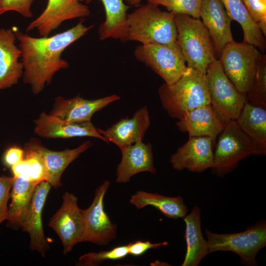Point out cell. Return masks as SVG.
Listing matches in <instances>:
<instances>
[{
	"label": "cell",
	"instance_id": "52a82bcc",
	"mask_svg": "<svg viewBox=\"0 0 266 266\" xmlns=\"http://www.w3.org/2000/svg\"><path fill=\"white\" fill-rule=\"evenodd\" d=\"M210 104L224 125L235 120L247 101L225 74L218 59L208 66L205 74Z\"/></svg>",
	"mask_w": 266,
	"mask_h": 266
},
{
	"label": "cell",
	"instance_id": "277c9868",
	"mask_svg": "<svg viewBox=\"0 0 266 266\" xmlns=\"http://www.w3.org/2000/svg\"><path fill=\"white\" fill-rule=\"evenodd\" d=\"M177 41L188 67L205 74L209 65L217 59L208 31L200 19L176 14Z\"/></svg>",
	"mask_w": 266,
	"mask_h": 266
},
{
	"label": "cell",
	"instance_id": "d6a6232c",
	"mask_svg": "<svg viewBox=\"0 0 266 266\" xmlns=\"http://www.w3.org/2000/svg\"><path fill=\"white\" fill-rule=\"evenodd\" d=\"M252 19L266 37V0H242Z\"/></svg>",
	"mask_w": 266,
	"mask_h": 266
},
{
	"label": "cell",
	"instance_id": "d4e9b609",
	"mask_svg": "<svg viewBox=\"0 0 266 266\" xmlns=\"http://www.w3.org/2000/svg\"><path fill=\"white\" fill-rule=\"evenodd\" d=\"M130 203L137 209L152 206L159 210L166 217L177 219L187 214L188 209L181 196L166 197L157 193L137 191L132 195Z\"/></svg>",
	"mask_w": 266,
	"mask_h": 266
},
{
	"label": "cell",
	"instance_id": "ac0fdd59",
	"mask_svg": "<svg viewBox=\"0 0 266 266\" xmlns=\"http://www.w3.org/2000/svg\"><path fill=\"white\" fill-rule=\"evenodd\" d=\"M150 124L146 106L136 111L131 118L122 119L106 130L97 129L108 143L111 142L121 149L142 141Z\"/></svg>",
	"mask_w": 266,
	"mask_h": 266
},
{
	"label": "cell",
	"instance_id": "5b68a950",
	"mask_svg": "<svg viewBox=\"0 0 266 266\" xmlns=\"http://www.w3.org/2000/svg\"><path fill=\"white\" fill-rule=\"evenodd\" d=\"M214 152L212 172L223 176L233 170L242 160L251 155H266V151L232 121L220 134Z\"/></svg>",
	"mask_w": 266,
	"mask_h": 266
},
{
	"label": "cell",
	"instance_id": "8992f818",
	"mask_svg": "<svg viewBox=\"0 0 266 266\" xmlns=\"http://www.w3.org/2000/svg\"><path fill=\"white\" fill-rule=\"evenodd\" d=\"M204 234L209 253L232 251L239 256L242 264L256 266V256L266 246V222L259 221L241 232L217 233L206 229Z\"/></svg>",
	"mask_w": 266,
	"mask_h": 266
},
{
	"label": "cell",
	"instance_id": "5bb4252c",
	"mask_svg": "<svg viewBox=\"0 0 266 266\" xmlns=\"http://www.w3.org/2000/svg\"><path fill=\"white\" fill-rule=\"evenodd\" d=\"M51 187L47 181H41L36 185L31 204L21 226L22 229L30 235V248L42 257H45L46 251L50 248L44 233L42 213Z\"/></svg>",
	"mask_w": 266,
	"mask_h": 266
},
{
	"label": "cell",
	"instance_id": "2e32d148",
	"mask_svg": "<svg viewBox=\"0 0 266 266\" xmlns=\"http://www.w3.org/2000/svg\"><path fill=\"white\" fill-rule=\"evenodd\" d=\"M34 133L47 138H67L89 136L100 139L108 143L91 122L72 123L59 117L42 112L34 121Z\"/></svg>",
	"mask_w": 266,
	"mask_h": 266
},
{
	"label": "cell",
	"instance_id": "ba28073f",
	"mask_svg": "<svg viewBox=\"0 0 266 266\" xmlns=\"http://www.w3.org/2000/svg\"><path fill=\"white\" fill-rule=\"evenodd\" d=\"M261 53L253 45L233 40L225 46L218 59L226 75L245 96L252 85Z\"/></svg>",
	"mask_w": 266,
	"mask_h": 266
},
{
	"label": "cell",
	"instance_id": "6da1fadb",
	"mask_svg": "<svg viewBox=\"0 0 266 266\" xmlns=\"http://www.w3.org/2000/svg\"><path fill=\"white\" fill-rule=\"evenodd\" d=\"M94 27L86 26L80 21L66 31L40 37L20 31L15 33L24 67V82L31 86L33 94L40 93L45 84L51 83L56 72L68 67L67 62L61 58L63 51Z\"/></svg>",
	"mask_w": 266,
	"mask_h": 266
},
{
	"label": "cell",
	"instance_id": "9a60e30c",
	"mask_svg": "<svg viewBox=\"0 0 266 266\" xmlns=\"http://www.w3.org/2000/svg\"><path fill=\"white\" fill-rule=\"evenodd\" d=\"M120 97L112 95L95 100H87L79 95L66 99L62 96L56 98L50 115L72 123L91 122L92 116Z\"/></svg>",
	"mask_w": 266,
	"mask_h": 266
},
{
	"label": "cell",
	"instance_id": "30bf717a",
	"mask_svg": "<svg viewBox=\"0 0 266 266\" xmlns=\"http://www.w3.org/2000/svg\"><path fill=\"white\" fill-rule=\"evenodd\" d=\"M110 185V182L105 180L97 188L90 206L81 209L84 230L80 242L106 246L116 238L117 226L111 221L104 208V198Z\"/></svg>",
	"mask_w": 266,
	"mask_h": 266
},
{
	"label": "cell",
	"instance_id": "4fadbf2b",
	"mask_svg": "<svg viewBox=\"0 0 266 266\" xmlns=\"http://www.w3.org/2000/svg\"><path fill=\"white\" fill-rule=\"evenodd\" d=\"M214 144L209 137H189L188 140L172 155L170 162L173 168L178 171L187 169L200 173L211 168L213 165Z\"/></svg>",
	"mask_w": 266,
	"mask_h": 266
},
{
	"label": "cell",
	"instance_id": "d6986e66",
	"mask_svg": "<svg viewBox=\"0 0 266 266\" xmlns=\"http://www.w3.org/2000/svg\"><path fill=\"white\" fill-rule=\"evenodd\" d=\"M26 145L39 155L47 172V181L51 187L57 188L62 186L61 176L67 166L90 148L92 143L87 140L75 148L61 151L49 150L35 138H32Z\"/></svg>",
	"mask_w": 266,
	"mask_h": 266
},
{
	"label": "cell",
	"instance_id": "74e56055",
	"mask_svg": "<svg viewBox=\"0 0 266 266\" xmlns=\"http://www.w3.org/2000/svg\"><path fill=\"white\" fill-rule=\"evenodd\" d=\"M129 6L137 7L141 5L142 0H123Z\"/></svg>",
	"mask_w": 266,
	"mask_h": 266
},
{
	"label": "cell",
	"instance_id": "1f68e13d",
	"mask_svg": "<svg viewBox=\"0 0 266 266\" xmlns=\"http://www.w3.org/2000/svg\"><path fill=\"white\" fill-rule=\"evenodd\" d=\"M129 254L128 246L122 245L109 250L100 251L98 252H89L79 258L76 266H96L106 260H117L123 259Z\"/></svg>",
	"mask_w": 266,
	"mask_h": 266
},
{
	"label": "cell",
	"instance_id": "44dd1931",
	"mask_svg": "<svg viewBox=\"0 0 266 266\" xmlns=\"http://www.w3.org/2000/svg\"><path fill=\"white\" fill-rule=\"evenodd\" d=\"M16 39L11 29H0V90L16 84L23 75V65L19 61L21 53L15 44Z\"/></svg>",
	"mask_w": 266,
	"mask_h": 266
},
{
	"label": "cell",
	"instance_id": "d590c367",
	"mask_svg": "<svg viewBox=\"0 0 266 266\" xmlns=\"http://www.w3.org/2000/svg\"><path fill=\"white\" fill-rule=\"evenodd\" d=\"M167 241L160 243H151L149 241H142L138 240L127 244L128 253L134 256H139L144 254L148 250L151 249H157L162 246L167 245Z\"/></svg>",
	"mask_w": 266,
	"mask_h": 266
},
{
	"label": "cell",
	"instance_id": "ffe728a7",
	"mask_svg": "<svg viewBox=\"0 0 266 266\" xmlns=\"http://www.w3.org/2000/svg\"><path fill=\"white\" fill-rule=\"evenodd\" d=\"M121 151L122 159L116 169V183L129 182L133 176L142 172L156 173L150 143L145 144L139 141Z\"/></svg>",
	"mask_w": 266,
	"mask_h": 266
},
{
	"label": "cell",
	"instance_id": "f1b7e54d",
	"mask_svg": "<svg viewBox=\"0 0 266 266\" xmlns=\"http://www.w3.org/2000/svg\"><path fill=\"white\" fill-rule=\"evenodd\" d=\"M24 151L22 160L11 167L13 177L38 183L47 181V172L39 155L26 145Z\"/></svg>",
	"mask_w": 266,
	"mask_h": 266
},
{
	"label": "cell",
	"instance_id": "8d00e7d4",
	"mask_svg": "<svg viewBox=\"0 0 266 266\" xmlns=\"http://www.w3.org/2000/svg\"><path fill=\"white\" fill-rule=\"evenodd\" d=\"M24 154V150L20 147H10L5 152L3 158V163L6 166L11 168L22 160Z\"/></svg>",
	"mask_w": 266,
	"mask_h": 266
},
{
	"label": "cell",
	"instance_id": "484cf974",
	"mask_svg": "<svg viewBox=\"0 0 266 266\" xmlns=\"http://www.w3.org/2000/svg\"><path fill=\"white\" fill-rule=\"evenodd\" d=\"M232 20L241 26L243 41L255 46L264 53L266 49V37L252 19L242 0H221Z\"/></svg>",
	"mask_w": 266,
	"mask_h": 266
},
{
	"label": "cell",
	"instance_id": "8fae6325",
	"mask_svg": "<svg viewBox=\"0 0 266 266\" xmlns=\"http://www.w3.org/2000/svg\"><path fill=\"white\" fill-rule=\"evenodd\" d=\"M59 209L51 217L48 226L59 236L64 247L63 253L70 252L80 243L84 230V221L78 198L73 194L65 192Z\"/></svg>",
	"mask_w": 266,
	"mask_h": 266
},
{
	"label": "cell",
	"instance_id": "836d02e7",
	"mask_svg": "<svg viewBox=\"0 0 266 266\" xmlns=\"http://www.w3.org/2000/svg\"><path fill=\"white\" fill-rule=\"evenodd\" d=\"M35 0H0V15L8 11H15L26 18L33 14L31 7Z\"/></svg>",
	"mask_w": 266,
	"mask_h": 266
},
{
	"label": "cell",
	"instance_id": "e0dca14e",
	"mask_svg": "<svg viewBox=\"0 0 266 266\" xmlns=\"http://www.w3.org/2000/svg\"><path fill=\"white\" fill-rule=\"evenodd\" d=\"M200 18L209 32L219 59L225 46L233 40L231 29L232 20L221 0H202Z\"/></svg>",
	"mask_w": 266,
	"mask_h": 266
},
{
	"label": "cell",
	"instance_id": "e575fe53",
	"mask_svg": "<svg viewBox=\"0 0 266 266\" xmlns=\"http://www.w3.org/2000/svg\"><path fill=\"white\" fill-rule=\"evenodd\" d=\"M13 177L0 176V225L6 220L9 195Z\"/></svg>",
	"mask_w": 266,
	"mask_h": 266
},
{
	"label": "cell",
	"instance_id": "4316f807",
	"mask_svg": "<svg viewBox=\"0 0 266 266\" xmlns=\"http://www.w3.org/2000/svg\"><path fill=\"white\" fill-rule=\"evenodd\" d=\"M38 183L20 177H13L6 220L13 226L21 228L29 209L33 196Z\"/></svg>",
	"mask_w": 266,
	"mask_h": 266
},
{
	"label": "cell",
	"instance_id": "f546056e",
	"mask_svg": "<svg viewBox=\"0 0 266 266\" xmlns=\"http://www.w3.org/2000/svg\"><path fill=\"white\" fill-rule=\"evenodd\" d=\"M247 101L253 105L266 107V55H260L255 74L250 90L246 95Z\"/></svg>",
	"mask_w": 266,
	"mask_h": 266
},
{
	"label": "cell",
	"instance_id": "9c48e42d",
	"mask_svg": "<svg viewBox=\"0 0 266 266\" xmlns=\"http://www.w3.org/2000/svg\"><path fill=\"white\" fill-rule=\"evenodd\" d=\"M133 55L137 60L150 67L168 85L178 81L188 68L179 47L140 44L134 49Z\"/></svg>",
	"mask_w": 266,
	"mask_h": 266
},
{
	"label": "cell",
	"instance_id": "7a4b0ae2",
	"mask_svg": "<svg viewBox=\"0 0 266 266\" xmlns=\"http://www.w3.org/2000/svg\"><path fill=\"white\" fill-rule=\"evenodd\" d=\"M136 7L128 13V41L179 47L175 13L163 11L159 6L147 2Z\"/></svg>",
	"mask_w": 266,
	"mask_h": 266
},
{
	"label": "cell",
	"instance_id": "7c38bea8",
	"mask_svg": "<svg viewBox=\"0 0 266 266\" xmlns=\"http://www.w3.org/2000/svg\"><path fill=\"white\" fill-rule=\"evenodd\" d=\"M84 0H48L42 12L28 26L27 32L36 30L40 36H48L65 21L83 18L90 14Z\"/></svg>",
	"mask_w": 266,
	"mask_h": 266
},
{
	"label": "cell",
	"instance_id": "603a6c76",
	"mask_svg": "<svg viewBox=\"0 0 266 266\" xmlns=\"http://www.w3.org/2000/svg\"><path fill=\"white\" fill-rule=\"evenodd\" d=\"M89 4L93 0H84ZM104 7L105 18L98 29L100 40L109 38L128 41V22L127 11L130 8L123 0H100Z\"/></svg>",
	"mask_w": 266,
	"mask_h": 266
},
{
	"label": "cell",
	"instance_id": "3957f363",
	"mask_svg": "<svg viewBox=\"0 0 266 266\" xmlns=\"http://www.w3.org/2000/svg\"><path fill=\"white\" fill-rule=\"evenodd\" d=\"M158 94L168 114L178 120L195 108L210 104L205 74L190 67L174 84L161 86Z\"/></svg>",
	"mask_w": 266,
	"mask_h": 266
},
{
	"label": "cell",
	"instance_id": "83f0119b",
	"mask_svg": "<svg viewBox=\"0 0 266 266\" xmlns=\"http://www.w3.org/2000/svg\"><path fill=\"white\" fill-rule=\"evenodd\" d=\"M235 121L244 132L266 151V108L246 101Z\"/></svg>",
	"mask_w": 266,
	"mask_h": 266
},
{
	"label": "cell",
	"instance_id": "cb8c5ba5",
	"mask_svg": "<svg viewBox=\"0 0 266 266\" xmlns=\"http://www.w3.org/2000/svg\"><path fill=\"white\" fill-rule=\"evenodd\" d=\"M201 211L195 205L182 218L185 223L186 253L182 266H198L209 253L207 240L201 230Z\"/></svg>",
	"mask_w": 266,
	"mask_h": 266
},
{
	"label": "cell",
	"instance_id": "4dcf8cb0",
	"mask_svg": "<svg viewBox=\"0 0 266 266\" xmlns=\"http://www.w3.org/2000/svg\"><path fill=\"white\" fill-rule=\"evenodd\" d=\"M158 6L165 7L167 11L175 14L187 15L200 19V12L202 0H146Z\"/></svg>",
	"mask_w": 266,
	"mask_h": 266
},
{
	"label": "cell",
	"instance_id": "7402d4cb",
	"mask_svg": "<svg viewBox=\"0 0 266 266\" xmlns=\"http://www.w3.org/2000/svg\"><path fill=\"white\" fill-rule=\"evenodd\" d=\"M176 125L181 132L188 133L189 137H209L214 144L217 136L225 126L216 115L211 104L188 111L179 120Z\"/></svg>",
	"mask_w": 266,
	"mask_h": 266
}]
</instances>
